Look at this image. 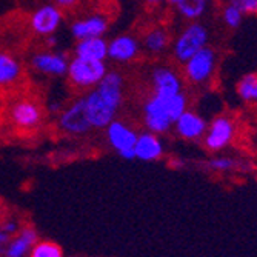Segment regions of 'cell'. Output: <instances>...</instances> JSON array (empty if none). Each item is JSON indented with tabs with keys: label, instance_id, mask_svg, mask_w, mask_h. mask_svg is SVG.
<instances>
[{
	"label": "cell",
	"instance_id": "7",
	"mask_svg": "<svg viewBox=\"0 0 257 257\" xmlns=\"http://www.w3.org/2000/svg\"><path fill=\"white\" fill-rule=\"evenodd\" d=\"M56 126L62 134L69 137H83L92 131L86 119L82 97H77L63 106V109L57 114Z\"/></svg>",
	"mask_w": 257,
	"mask_h": 257
},
{
	"label": "cell",
	"instance_id": "29",
	"mask_svg": "<svg viewBox=\"0 0 257 257\" xmlns=\"http://www.w3.org/2000/svg\"><path fill=\"white\" fill-rule=\"evenodd\" d=\"M142 2H144L147 7H150V8H159L160 5L165 4L167 0H142Z\"/></svg>",
	"mask_w": 257,
	"mask_h": 257
},
{
	"label": "cell",
	"instance_id": "2",
	"mask_svg": "<svg viewBox=\"0 0 257 257\" xmlns=\"http://www.w3.org/2000/svg\"><path fill=\"white\" fill-rule=\"evenodd\" d=\"M190 108V97L185 91L171 96L151 92L142 103V122L145 130L165 136L173 130L176 119Z\"/></svg>",
	"mask_w": 257,
	"mask_h": 257
},
{
	"label": "cell",
	"instance_id": "10",
	"mask_svg": "<svg viewBox=\"0 0 257 257\" xmlns=\"http://www.w3.org/2000/svg\"><path fill=\"white\" fill-rule=\"evenodd\" d=\"M10 120L20 131H36L43 123V109L31 99L16 100L10 108Z\"/></svg>",
	"mask_w": 257,
	"mask_h": 257
},
{
	"label": "cell",
	"instance_id": "23",
	"mask_svg": "<svg viewBox=\"0 0 257 257\" xmlns=\"http://www.w3.org/2000/svg\"><path fill=\"white\" fill-rule=\"evenodd\" d=\"M243 17L245 14L239 8H236L234 5H231L228 2H223L222 10H220V19L228 30H232V31L239 30L243 23Z\"/></svg>",
	"mask_w": 257,
	"mask_h": 257
},
{
	"label": "cell",
	"instance_id": "25",
	"mask_svg": "<svg viewBox=\"0 0 257 257\" xmlns=\"http://www.w3.org/2000/svg\"><path fill=\"white\" fill-rule=\"evenodd\" d=\"M31 257H63V252L59 245L50 243V242H42L36 243L31 251Z\"/></svg>",
	"mask_w": 257,
	"mask_h": 257
},
{
	"label": "cell",
	"instance_id": "6",
	"mask_svg": "<svg viewBox=\"0 0 257 257\" xmlns=\"http://www.w3.org/2000/svg\"><path fill=\"white\" fill-rule=\"evenodd\" d=\"M237 136V123L228 114H219L208 122L202 144L209 153H220L226 150Z\"/></svg>",
	"mask_w": 257,
	"mask_h": 257
},
{
	"label": "cell",
	"instance_id": "26",
	"mask_svg": "<svg viewBox=\"0 0 257 257\" xmlns=\"http://www.w3.org/2000/svg\"><path fill=\"white\" fill-rule=\"evenodd\" d=\"M239 8L245 16H257V0H223Z\"/></svg>",
	"mask_w": 257,
	"mask_h": 257
},
{
	"label": "cell",
	"instance_id": "16",
	"mask_svg": "<svg viewBox=\"0 0 257 257\" xmlns=\"http://www.w3.org/2000/svg\"><path fill=\"white\" fill-rule=\"evenodd\" d=\"M165 154V142L160 134L144 130L139 131L134 145V159L142 162H157Z\"/></svg>",
	"mask_w": 257,
	"mask_h": 257
},
{
	"label": "cell",
	"instance_id": "18",
	"mask_svg": "<svg viewBox=\"0 0 257 257\" xmlns=\"http://www.w3.org/2000/svg\"><path fill=\"white\" fill-rule=\"evenodd\" d=\"M73 54L76 57L89 59V60H106L108 59V40L105 39V36L76 40Z\"/></svg>",
	"mask_w": 257,
	"mask_h": 257
},
{
	"label": "cell",
	"instance_id": "1",
	"mask_svg": "<svg viewBox=\"0 0 257 257\" xmlns=\"http://www.w3.org/2000/svg\"><path fill=\"white\" fill-rule=\"evenodd\" d=\"M86 119L92 131L105 130L114 119L125 100V77L117 69H111L105 77L82 96Z\"/></svg>",
	"mask_w": 257,
	"mask_h": 257
},
{
	"label": "cell",
	"instance_id": "4",
	"mask_svg": "<svg viewBox=\"0 0 257 257\" xmlns=\"http://www.w3.org/2000/svg\"><path fill=\"white\" fill-rule=\"evenodd\" d=\"M219 66V53L211 43L197 51L182 65V76L185 82L196 86H208L216 77Z\"/></svg>",
	"mask_w": 257,
	"mask_h": 257
},
{
	"label": "cell",
	"instance_id": "19",
	"mask_svg": "<svg viewBox=\"0 0 257 257\" xmlns=\"http://www.w3.org/2000/svg\"><path fill=\"white\" fill-rule=\"evenodd\" d=\"M211 0H179L174 5L177 16L185 22L203 20L211 8Z\"/></svg>",
	"mask_w": 257,
	"mask_h": 257
},
{
	"label": "cell",
	"instance_id": "22",
	"mask_svg": "<svg viewBox=\"0 0 257 257\" xmlns=\"http://www.w3.org/2000/svg\"><path fill=\"white\" fill-rule=\"evenodd\" d=\"M236 94L243 103L257 105V73H248L237 80Z\"/></svg>",
	"mask_w": 257,
	"mask_h": 257
},
{
	"label": "cell",
	"instance_id": "30",
	"mask_svg": "<svg viewBox=\"0 0 257 257\" xmlns=\"http://www.w3.org/2000/svg\"><path fill=\"white\" fill-rule=\"evenodd\" d=\"M45 45L48 46V50H53L54 46L57 45V37L53 34V36H48V37H45Z\"/></svg>",
	"mask_w": 257,
	"mask_h": 257
},
{
	"label": "cell",
	"instance_id": "14",
	"mask_svg": "<svg viewBox=\"0 0 257 257\" xmlns=\"http://www.w3.org/2000/svg\"><path fill=\"white\" fill-rule=\"evenodd\" d=\"M109 30V17L105 13H91L69 23V34L74 40L103 37Z\"/></svg>",
	"mask_w": 257,
	"mask_h": 257
},
{
	"label": "cell",
	"instance_id": "27",
	"mask_svg": "<svg viewBox=\"0 0 257 257\" xmlns=\"http://www.w3.org/2000/svg\"><path fill=\"white\" fill-rule=\"evenodd\" d=\"M53 4L65 13V11H73L80 4V0H53Z\"/></svg>",
	"mask_w": 257,
	"mask_h": 257
},
{
	"label": "cell",
	"instance_id": "13",
	"mask_svg": "<svg viewBox=\"0 0 257 257\" xmlns=\"http://www.w3.org/2000/svg\"><path fill=\"white\" fill-rule=\"evenodd\" d=\"M140 39L130 33H122L108 40V60L114 63H131L142 53Z\"/></svg>",
	"mask_w": 257,
	"mask_h": 257
},
{
	"label": "cell",
	"instance_id": "12",
	"mask_svg": "<svg viewBox=\"0 0 257 257\" xmlns=\"http://www.w3.org/2000/svg\"><path fill=\"white\" fill-rule=\"evenodd\" d=\"M69 57L53 50H42L30 57V66L34 73L46 77H65Z\"/></svg>",
	"mask_w": 257,
	"mask_h": 257
},
{
	"label": "cell",
	"instance_id": "8",
	"mask_svg": "<svg viewBox=\"0 0 257 257\" xmlns=\"http://www.w3.org/2000/svg\"><path fill=\"white\" fill-rule=\"evenodd\" d=\"M105 137L108 145L117 153L122 159H134V145L139 131L123 119H114L105 130Z\"/></svg>",
	"mask_w": 257,
	"mask_h": 257
},
{
	"label": "cell",
	"instance_id": "24",
	"mask_svg": "<svg viewBox=\"0 0 257 257\" xmlns=\"http://www.w3.org/2000/svg\"><path fill=\"white\" fill-rule=\"evenodd\" d=\"M239 165V160L229 156H216L206 162V167L214 173H229L236 170Z\"/></svg>",
	"mask_w": 257,
	"mask_h": 257
},
{
	"label": "cell",
	"instance_id": "20",
	"mask_svg": "<svg viewBox=\"0 0 257 257\" xmlns=\"http://www.w3.org/2000/svg\"><path fill=\"white\" fill-rule=\"evenodd\" d=\"M23 74V66L20 60L0 50V86H13L16 85Z\"/></svg>",
	"mask_w": 257,
	"mask_h": 257
},
{
	"label": "cell",
	"instance_id": "11",
	"mask_svg": "<svg viewBox=\"0 0 257 257\" xmlns=\"http://www.w3.org/2000/svg\"><path fill=\"white\" fill-rule=\"evenodd\" d=\"M63 23V11L54 4H43L37 7L30 17V28L36 36L48 37L59 31Z\"/></svg>",
	"mask_w": 257,
	"mask_h": 257
},
{
	"label": "cell",
	"instance_id": "28",
	"mask_svg": "<svg viewBox=\"0 0 257 257\" xmlns=\"http://www.w3.org/2000/svg\"><path fill=\"white\" fill-rule=\"evenodd\" d=\"M62 109H63V103L62 102H54L53 100V102L48 103V112L53 114V115H57Z\"/></svg>",
	"mask_w": 257,
	"mask_h": 257
},
{
	"label": "cell",
	"instance_id": "9",
	"mask_svg": "<svg viewBox=\"0 0 257 257\" xmlns=\"http://www.w3.org/2000/svg\"><path fill=\"white\" fill-rule=\"evenodd\" d=\"M185 79L182 71L168 63H157L150 69L151 92L160 96H171L185 91Z\"/></svg>",
	"mask_w": 257,
	"mask_h": 257
},
{
	"label": "cell",
	"instance_id": "31",
	"mask_svg": "<svg viewBox=\"0 0 257 257\" xmlns=\"http://www.w3.org/2000/svg\"><path fill=\"white\" fill-rule=\"evenodd\" d=\"M2 229H4V231H7L10 236H13L14 232L17 231V225H16V223H13V222H8V223H5V225L2 226Z\"/></svg>",
	"mask_w": 257,
	"mask_h": 257
},
{
	"label": "cell",
	"instance_id": "32",
	"mask_svg": "<svg viewBox=\"0 0 257 257\" xmlns=\"http://www.w3.org/2000/svg\"><path fill=\"white\" fill-rule=\"evenodd\" d=\"M10 239H11V236L8 234V232H7V231H4L2 228H0V245L5 246V245L10 242Z\"/></svg>",
	"mask_w": 257,
	"mask_h": 257
},
{
	"label": "cell",
	"instance_id": "34",
	"mask_svg": "<svg viewBox=\"0 0 257 257\" xmlns=\"http://www.w3.org/2000/svg\"><path fill=\"white\" fill-rule=\"evenodd\" d=\"M4 251H5V249H4V246H2V245H0V254H2Z\"/></svg>",
	"mask_w": 257,
	"mask_h": 257
},
{
	"label": "cell",
	"instance_id": "5",
	"mask_svg": "<svg viewBox=\"0 0 257 257\" xmlns=\"http://www.w3.org/2000/svg\"><path fill=\"white\" fill-rule=\"evenodd\" d=\"M109 71L106 60H89L73 56L66 69V80L77 91H89L94 88Z\"/></svg>",
	"mask_w": 257,
	"mask_h": 257
},
{
	"label": "cell",
	"instance_id": "21",
	"mask_svg": "<svg viewBox=\"0 0 257 257\" xmlns=\"http://www.w3.org/2000/svg\"><path fill=\"white\" fill-rule=\"evenodd\" d=\"M37 242V231L33 228H25L22 229L17 237L10 240L7 248H5V255L7 257H23L30 248H33Z\"/></svg>",
	"mask_w": 257,
	"mask_h": 257
},
{
	"label": "cell",
	"instance_id": "15",
	"mask_svg": "<svg viewBox=\"0 0 257 257\" xmlns=\"http://www.w3.org/2000/svg\"><path fill=\"white\" fill-rule=\"evenodd\" d=\"M206 126L208 120L199 111L188 108L176 119L173 131L177 137L186 140V142H200L206 131Z\"/></svg>",
	"mask_w": 257,
	"mask_h": 257
},
{
	"label": "cell",
	"instance_id": "17",
	"mask_svg": "<svg viewBox=\"0 0 257 257\" xmlns=\"http://www.w3.org/2000/svg\"><path fill=\"white\" fill-rule=\"evenodd\" d=\"M171 42H173L171 33L163 25H156V27L148 28L144 33L142 40H140V43H142V50L148 56H153V57L163 56L167 51H170Z\"/></svg>",
	"mask_w": 257,
	"mask_h": 257
},
{
	"label": "cell",
	"instance_id": "3",
	"mask_svg": "<svg viewBox=\"0 0 257 257\" xmlns=\"http://www.w3.org/2000/svg\"><path fill=\"white\" fill-rule=\"evenodd\" d=\"M211 43V31L202 20L186 22V25L171 42V57L177 65H183L191 56Z\"/></svg>",
	"mask_w": 257,
	"mask_h": 257
},
{
	"label": "cell",
	"instance_id": "33",
	"mask_svg": "<svg viewBox=\"0 0 257 257\" xmlns=\"http://www.w3.org/2000/svg\"><path fill=\"white\" fill-rule=\"evenodd\" d=\"M177 2H179V0H167V4H168V5H171V7H174Z\"/></svg>",
	"mask_w": 257,
	"mask_h": 257
}]
</instances>
